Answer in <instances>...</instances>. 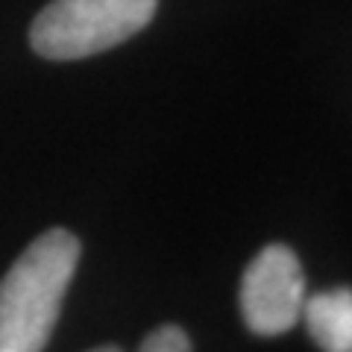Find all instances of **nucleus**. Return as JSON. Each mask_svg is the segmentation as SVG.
<instances>
[{
    "label": "nucleus",
    "mask_w": 352,
    "mask_h": 352,
    "mask_svg": "<svg viewBox=\"0 0 352 352\" xmlns=\"http://www.w3.org/2000/svg\"><path fill=\"white\" fill-rule=\"evenodd\" d=\"M80 256V238L59 226L21 252L0 279V352H38L47 346Z\"/></svg>",
    "instance_id": "obj_1"
},
{
    "label": "nucleus",
    "mask_w": 352,
    "mask_h": 352,
    "mask_svg": "<svg viewBox=\"0 0 352 352\" xmlns=\"http://www.w3.org/2000/svg\"><path fill=\"white\" fill-rule=\"evenodd\" d=\"M159 0H53L30 27L32 50L53 62L88 59L144 30Z\"/></svg>",
    "instance_id": "obj_2"
},
{
    "label": "nucleus",
    "mask_w": 352,
    "mask_h": 352,
    "mask_svg": "<svg viewBox=\"0 0 352 352\" xmlns=\"http://www.w3.org/2000/svg\"><path fill=\"white\" fill-rule=\"evenodd\" d=\"M305 302V273L296 252L267 244L247 264L241 279V314L252 335L276 338L300 323Z\"/></svg>",
    "instance_id": "obj_3"
},
{
    "label": "nucleus",
    "mask_w": 352,
    "mask_h": 352,
    "mask_svg": "<svg viewBox=\"0 0 352 352\" xmlns=\"http://www.w3.org/2000/svg\"><path fill=\"white\" fill-rule=\"evenodd\" d=\"M308 335L326 352H352V291L332 288L305 296L302 317Z\"/></svg>",
    "instance_id": "obj_4"
},
{
    "label": "nucleus",
    "mask_w": 352,
    "mask_h": 352,
    "mask_svg": "<svg viewBox=\"0 0 352 352\" xmlns=\"http://www.w3.org/2000/svg\"><path fill=\"white\" fill-rule=\"evenodd\" d=\"M141 349L144 352H188L191 349V338H188V332H185L182 326L164 323L159 329H153V332L141 340Z\"/></svg>",
    "instance_id": "obj_5"
}]
</instances>
